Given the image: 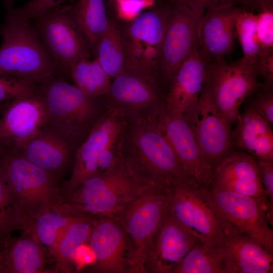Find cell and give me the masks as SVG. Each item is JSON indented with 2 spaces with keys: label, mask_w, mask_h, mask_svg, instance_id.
<instances>
[{
  "label": "cell",
  "mask_w": 273,
  "mask_h": 273,
  "mask_svg": "<svg viewBox=\"0 0 273 273\" xmlns=\"http://www.w3.org/2000/svg\"><path fill=\"white\" fill-rule=\"evenodd\" d=\"M183 115L203 154L214 169L234 145L232 129L219 113L206 81L198 100Z\"/></svg>",
  "instance_id": "obj_12"
},
{
  "label": "cell",
  "mask_w": 273,
  "mask_h": 273,
  "mask_svg": "<svg viewBox=\"0 0 273 273\" xmlns=\"http://www.w3.org/2000/svg\"><path fill=\"white\" fill-rule=\"evenodd\" d=\"M256 33L263 59L273 65V8L263 10L256 15Z\"/></svg>",
  "instance_id": "obj_35"
},
{
  "label": "cell",
  "mask_w": 273,
  "mask_h": 273,
  "mask_svg": "<svg viewBox=\"0 0 273 273\" xmlns=\"http://www.w3.org/2000/svg\"><path fill=\"white\" fill-rule=\"evenodd\" d=\"M231 130L234 146L244 150L256 160L273 161L271 125L249 104L240 113Z\"/></svg>",
  "instance_id": "obj_25"
},
{
  "label": "cell",
  "mask_w": 273,
  "mask_h": 273,
  "mask_svg": "<svg viewBox=\"0 0 273 273\" xmlns=\"http://www.w3.org/2000/svg\"><path fill=\"white\" fill-rule=\"evenodd\" d=\"M207 63L197 46L181 64L169 84L167 108L183 114L199 98L206 84Z\"/></svg>",
  "instance_id": "obj_24"
},
{
  "label": "cell",
  "mask_w": 273,
  "mask_h": 273,
  "mask_svg": "<svg viewBox=\"0 0 273 273\" xmlns=\"http://www.w3.org/2000/svg\"><path fill=\"white\" fill-rule=\"evenodd\" d=\"M238 9L231 4L220 5L207 9L201 16L197 48L207 64L223 59L232 51Z\"/></svg>",
  "instance_id": "obj_20"
},
{
  "label": "cell",
  "mask_w": 273,
  "mask_h": 273,
  "mask_svg": "<svg viewBox=\"0 0 273 273\" xmlns=\"http://www.w3.org/2000/svg\"><path fill=\"white\" fill-rule=\"evenodd\" d=\"M93 54L111 78L124 71L120 27L115 19H109L108 26L98 41Z\"/></svg>",
  "instance_id": "obj_31"
},
{
  "label": "cell",
  "mask_w": 273,
  "mask_h": 273,
  "mask_svg": "<svg viewBox=\"0 0 273 273\" xmlns=\"http://www.w3.org/2000/svg\"><path fill=\"white\" fill-rule=\"evenodd\" d=\"M126 118L122 157L141 180L167 190L175 182L193 180L166 138L153 124L145 120Z\"/></svg>",
  "instance_id": "obj_1"
},
{
  "label": "cell",
  "mask_w": 273,
  "mask_h": 273,
  "mask_svg": "<svg viewBox=\"0 0 273 273\" xmlns=\"http://www.w3.org/2000/svg\"><path fill=\"white\" fill-rule=\"evenodd\" d=\"M95 261L90 271L131 273L133 246L119 221L112 216H99L88 241Z\"/></svg>",
  "instance_id": "obj_16"
},
{
  "label": "cell",
  "mask_w": 273,
  "mask_h": 273,
  "mask_svg": "<svg viewBox=\"0 0 273 273\" xmlns=\"http://www.w3.org/2000/svg\"><path fill=\"white\" fill-rule=\"evenodd\" d=\"M36 84L35 93L45 105L47 124L76 150L108 109L104 97H89L58 76Z\"/></svg>",
  "instance_id": "obj_2"
},
{
  "label": "cell",
  "mask_w": 273,
  "mask_h": 273,
  "mask_svg": "<svg viewBox=\"0 0 273 273\" xmlns=\"http://www.w3.org/2000/svg\"><path fill=\"white\" fill-rule=\"evenodd\" d=\"M209 190L224 231L249 236L273 253V232L267 220L264 203L213 184Z\"/></svg>",
  "instance_id": "obj_11"
},
{
  "label": "cell",
  "mask_w": 273,
  "mask_h": 273,
  "mask_svg": "<svg viewBox=\"0 0 273 273\" xmlns=\"http://www.w3.org/2000/svg\"><path fill=\"white\" fill-rule=\"evenodd\" d=\"M224 273H272L273 253L251 237L224 231Z\"/></svg>",
  "instance_id": "obj_22"
},
{
  "label": "cell",
  "mask_w": 273,
  "mask_h": 273,
  "mask_svg": "<svg viewBox=\"0 0 273 273\" xmlns=\"http://www.w3.org/2000/svg\"><path fill=\"white\" fill-rule=\"evenodd\" d=\"M34 28L61 76L70 77L72 67L90 58L88 42L71 12V5L59 6L34 20Z\"/></svg>",
  "instance_id": "obj_8"
},
{
  "label": "cell",
  "mask_w": 273,
  "mask_h": 273,
  "mask_svg": "<svg viewBox=\"0 0 273 273\" xmlns=\"http://www.w3.org/2000/svg\"><path fill=\"white\" fill-rule=\"evenodd\" d=\"M114 78L104 98L127 117L147 121L165 106L160 87L141 76L124 71Z\"/></svg>",
  "instance_id": "obj_17"
},
{
  "label": "cell",
  "mask_w": 273,
  "mask_h": 273,
  "mask_svg": "<svg viewBox=\"0 0 273 273\" xmlns=\"http://www.w3.org/2000/svg\"><path fill=\"white\" fill-rule=\"evenodd\" d=\"M213 177V184L218 187L264 203L267 214L273 215L268 208L256 161L247 153L230 152L214 168Z\"/></svg>",
  "instance_id": "obj_21"
},
{
  "label": "cell",
  "mask_w": 273,
  "mask_h": 273,
  "mask_svg": "<svg viewBox=\"0 0 273 273\" xmlns=\"http://www.w3.org/2000/svg\"><path fill=\"white\" fill-rule=\"evenodd\" d=\"M16 150L58 179L74 159L76 149L46 124L19 150Z\"/></svg>",
  "instance_id": "obj_23"
},
{
  "label": "cell",
  "mask_w": 273,
  "mask_h": 273,
  "mask_svg": "<svg viewBox=\"0 0 273 273\" xmlns=\"http://www.w3.org/2000/svg\"><path fill=\"white\" fill-rule=\"evenodd\" d=\"M83 214L85 213L64 202L29 221L24 231L34 237L51 253L68 226Z\"/></svg>",
  "instance_id": "obj_28"
},
{
  "label": "cell",
  "mask_w": 273,
  "mask_h": 273,
  "mask_svg": "<svg viewBox=\"0 0 273 273\" xmlns=\"http://www.w3.org/2000/svg\"><path fill=\"white\" fill-rule=\"evenodd\" d=\"M148 121L166 138L190 177L210 188L213 182V168L203 154L184 115L165 106Z\"/></svg>",
  "instance_id": "obj_15"
},
{
  "label": "cell",
  "mask_w": 273,
  "mask_h": 273,
  "mask_svg": "<svg viewBox=\"0 0 273 273\" xmlns=\"http://www.w3.org/2000/svg\"><path fill=\"white\" fill-rule=\"evenodd\" d=\"M224 263L221 245L210 246L199 241L172 273H224Z\"/></svg>",
  "instance_id": "obj_33"
},
{
  "label": "cell",
  "mask_w": 273,
  "mask_h": 273,
  "mask_svg": "<svg viewBox=\"0 0 273 273\" xmlns=\"http://www.w3.org/2000/svg\"><path fill=\"white\" fill-rule=\"evenodd\" d=\"M171 1L141 13L120 27L124 71L160 87V53Z\"/></svg>",
  "instance_id": "obj_6"
},
{
  "label": "cell",
  "mask_w": 273,
  "mask_h": 273,
  "mask_svg": "<svg viewBox=\"0 0 273 273\" xmlns=\"http://www.w3.org/2000/svg\"><path fill=\"white\" fill-rule=\"evenodd\" d=\"M15 1L16 0H3L2 3L7 11L14 8Z\"/></svg>",
  "instance_id": "obj_44"
},
{
  "label": "cell",
  "mask_w": 273,
  "mask_h": 273,
  "mask_svg": "<svg viewBox=\"0 0 273 273\" xmlns=\"http://www.w3.org/2000/svg\"><path fill=\"white\" fill-rule=\"evenodd\" d=\"M2 31H1V29L0 28V37H2Z\"/></svg>",
  "instance_id": "obj_45"
},
{
  "label": "cell",
  "mask_w": 273,
  "mask_h": 273,
  "mask_svg": "<svg viewBox=\"0 0 273 273\" xmlns=\"http://www.w3.org/2000/svg\"><path fill=\"white\" fill-rule=\"evenodd\" d=\"M273 86L264 84L253 95L249 105L269 124H273Z\"/></svg>",
  "instance_id": "obj_38"
},
{
  "label": "cell",
  "mask_w": 273,
  "mask_h": 273,
  "mask_svg": "<svg viewBox=\"0 0 273 273\" xmlns=\"http://www.w3.org/2000/svg\"><path fill=\"white\" fill-rule=\"evenodd\" d=\"M241 5V8L249 11L260 12L273 8V0H232V5Z\"/></svg>",
  "instance_id": "obj_42"
},
{
  "label": "cell",
  "mask_w": 273,
  "mask_h": 273,
  "mask_svg": "<svg viewBox=\"0 0 273 273\" xmlns=\"http://www.w3.org/2000/svg\"><path fill=\"white\" fill-rule=\"evenodd\" d=\"M25 222L18 213L4 177L0 171V232L24 231Z\"/></svg>",
  "instance_id": "obj_34"
},
{
  "label": "cell",
  "mask_w": 273,
  "mask_h": 273,
  "mask_svg": "<svg viewBox=\"0 0 273 273\" xmlns=\"http://www.w3.org/2000/svg\"><path fill=\"white\" fill-rule=\"evenodd\" d=\"M155 188L141 180L122 158L111 169L87 179L64 202L86 214L114 216Z\"/></svg>",
  "instance_id": "obj_5"
},
{
  "label": "cell",
  "mask_w": 273,
  "mask_h": 273,
  "mask_svg": "<svg viewBox=\"0 0 273 273\" xmlns=\"http://www.w3.org/2000/svg\"><path fill=\"white\" fill-rule=\"evenodd\" d=\"M9 234H6L0 232V268L2 265L4 257L6 238Z\"/></svg>",
  "instance_id": "obj_43"
},
{
  "label": "cell",
  "mask_w": 273,
  "mask_h": 273,
  "mask_svg": "<svg viewBox=\"0 0 273 273\" xmlns=\"http://www.w3.org/2000/svg\"><path fill=\"white\" fill-rule=\"evenodd\" d=\"M199 241L167 211L148 248L146 273H172Z\"/></svg>",
  "instance_id": "obj_19"
},
{
  "label": "cell",
  "mask_w": 273,
  "mask_h": 273,
  "mask_svg": "<svg viewBox=\"0 0 273 273\" xmlns=\"http://www.w3.org/2000/svg\"><path fill=\"white\" fill-rule=\"evenodd\" d=\"M36 84L15 77L0 74V104L33 95Z\"/></svg>",
  "instance_id": "obj_36"
},
{
  "label": "cell",
  "mask_w": 273,
  "mask_h": 273,
  "mask_svg": "<svg viewBox=\"0 0 273 273\" xmlns=\"http://www.w3.org/2000/svg\"><path fill=\"white\" fill-rule=\"evenodd\" d=\"M73 0H31L22 6L11 9L22 18L33 21L49 11Z\"/></svg>",
  "instance_id": "obj_37"
},
{
  "label": "cell",
  "mask_w": 273,
  "mask_h": 273,
  "mask_svg": "<svg viewBox=\"0 0 273 273\" xmlns=\"http://www.w3.org/2000/svg\"><path fill=\"white\" fill-rule=\"evenodd\" d=\"M46 264L47 249L32 235L7 236L0 273H42Z\"/></svg>",
  "instance_id": "obj_26"
},
{
  "label": "cell",
  "mask_w": 273,
  "mask_h": 273,
  "mask_svg": "<svg viewBox=\"0 0 273 273\" xmlns=\"http://www.w3.org/2000/svg\"><path fill=\"white\" fill-rule=\"evenodd\" d=\"M181 3L202 16L208 9L223 4L232 5V0H173Z\"/></svg>",
  "instance_id": "obj_41"
},
{
  "label": "cell",
  "mask_w": 273,
  "mask_h": 273,
  "mask_svg": "<svg viewBox=\"0 0 273 273\" xmlns=\"http://www.w3.org/2000/svg\"><path fill=\"white\" fill-rule=\"evenodd\" d=\"M168 207V190L155 188L112 216L121 224L133 246L131 273H146L148 248L167 212Z\"/></svg>",
  "instance_id": "obj_9"
},
{
  "label": "cell",
  "mask_w": 273,
  "mask_h": 273,
  "mask_svg": "<svg viewBox=\"0 0 273 273\" xmlns=\"http://www.w3.org/2000/svg\"><path fill=\"white\" fill-rule=\"evenodd\" d=\"M4 107L0 116V147L19 150L47 124L44 102L36 93Z\"/></svg>",
  "instance_id": "obj_18"
},
{
  "label": "cell",
  "mask_w": 273,
  "mask_h": 273,
  "mask_svg": "<svg viewBox=\"0 0 273 273\" xmlns=\"http://www.w3.org/2000/svg\"><path fill=\"white\" fill-rule=\"evenodd\" d=\"M259 77L240 59L229 63L222 59L207 64L206 83L219 113L231 129L244 100L265 84Z\"/></svg>",
  "instance_id": "obj_10"
},
{
  "label": "cell",
  "mask_w": 273,
  "mask_h": 273,
  "mask_svg": "<svg viewBox=\"0 0 273 273\" xmlns=\"http://www.w3.org/2000/svg\"><path fill=\"white\" fill-rule=\"evenodd\" d=\"M118 17L130 22L136 18L141 11L153 5L154 0H112Z\"/></svg>",
  "instance_id": "obj_39"
},
{
  "label": "cell",
  "mask_w": 273,
  "mask_h": 273,
  "mask_svg": "<svg viewBox=\"0 0 273 273\" xmlns=\"http://www.w3.org/2000/svg\"><path fill=\"white\" fill-rule=\"evenodd\" d=\"M0 171L25 228L29 221L64 202L58 179L14 149L0 147Z\"/></svg>",
  "instance_id": "obj_3"
},
{
  "label": "cell",
  "mask_w": 273,
  "mask_h": 273,
  "mask_svg": "<svg viewBox=\"0 0 273 273\" xmlns=\"http://www.w3.org/2000/svg\"><path fill=\"white\" fill-rule=\"evenodd\" d=\"M70 77L74 85L86 96L98 98L104 97L109 90L111 77L97 59H82L71 68Z\"/></svg>",
  "instance_id": "obj_32"
},
{
  "label": "cell",
  "mask_w": 273,
  "mask_h": 273,
  "mask_svg": "<svg viewBox=\"0 0 273 273\" xmlns=\"http://www.w3.org/2000/svg\"><path fill=\"white\" fill-rule=\"evenodd\" d=\"M171 1L159 59L161 80L168 84L197 46L202 16L186 5Z\"/></svg>",
  "instance_id": "obj_13"
},
{
  "label": "cell",
  "mask_w": 273,
  "mask_h": 273,
  "mask_svg": "<svg viewBox=\"0 0 273 273\" xmlns=\"http://www.w3.org/2000/svg\"><path fill=\"white\" fill-rule=\"evenodd\" d=\"M127 118L117 107H109L101 120L75 151L71 175L63 188L66 197L98 174L100 158L107 147L124 131Z\"/></svg>",
  "instance_id": "obj_14"
},
{
  "label": "cell",
  "mask_w": 273,
  "mask_h": 273,
  "mask_svg": "<svg viewBox=\"0 0 273 273\" xmlns=\"http://www.w3.org/2000/svg\"><path fill=\"white\" fill-rule=\"evenodd\" d=\"M71 12L94 54L96 45L109 24L104 0H77Z\"/></svg>",
  "instance_id": "obj_30"
},
{
  "label": "cell",
  "mask_w": 273,
  "mask_h": 273,
  "mask_svg": "<svg viewBox=\"0 0 273 273\" xmlns=\"http://www.w3.org/2000/svg\"><path fill=\"white\" fill-rule=\"evenodd\" d=\"M96 218L83 214L72 221L61 235L51 253L56 262V270L72 272L75 254L80 246L88 242Z\"/></svg>",
  "instance_id": "obj_29"
},
{
  "label": "cell",
  "mask_w": 273,
  "mask_h": 273,
  "mask_svg": "<svg viewBox=\"0 0 273 273\" xmlns=\"http://www.w3.org/2000/svg\"><path fill=\"white\" fill-rule=\"evenodd\" d=\"M256 161L267 199L268 208L269 210L273 212V161Z\"/></svg>",
  "instance_id": "obj_40"
},
{
  "label": "cell",
  "mask_w": 273,
  "mask_h": 273,
  "mask_svg": "<svg viewBox=\"0 0 273 273\" xmlns=\"http://www.w3.org/2000/svg\"><path fill=\"white\" fill-rule=\"evenodd\" d=\"M168 211L200 242L219 246L224 237L222 222L209 188L193 180L175 182L168 190Z\"/></svg>",
  "instance_id": "obj_7"
},
{
  "label": "cell",
  "mask_w": 273,
  "mask_h": 273,
  "mask_svg": "<svg viewBox=\"0 0 273 273\" xmlns=\"http://www.w3.org/2000/svg\"><path fill=\"white\" fill-rule=\"evenodd\" d=\"M256 15L238 8L235 18L236 35L241 46L240 60L251 68L267 84H273V69L265 63L256 33Z\"/></svg>",
  "instance_id": "obj_27"
},
{
  "label": "cell",
  "mask_w": 273,
  "mask_h": 273,
  "mask_svg": "<svg viewBox=\"0 0 273 273\" xmlns=\"http://www.w3.org/2000/svg\"><path fill=\"white\" fill-rule=\"evenodd\" d=\"M1 29V74L35 84L51 76L62 77L30 21L10 10L7 11Z\"/></svg>",
  "instance_id": "obj_4"
}]
</instances>
